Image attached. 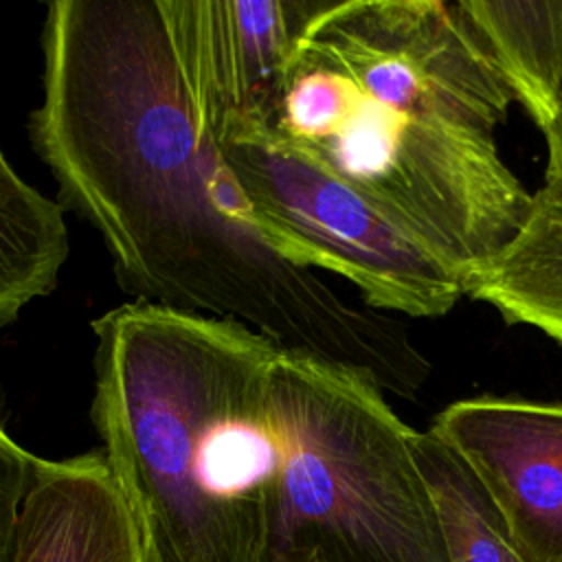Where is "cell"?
Returning <instances> with one entry per match:
<instances>
[{"instance_id":"8fae6325","label":"cell","mask_w":562,"mask_h":562,"mask_svg":"<svg viewBox=\"0 0 562 562\" xmlns=\"http://www.w3.org/2000/svg\"><path fill=\"white\" fill-rule=\"evenodd\" d=\"M66 259L68 228L59 200L35 187L0 195V331L57 288Z\"/></svg>"},{"instance_id":"4fadbf2b","label":"cell","mask_w":562,"mask_h":562,"mask_svg":"<svg viewBox=\"0 0 562 562\" xmlns=\"http://www.w3.org/2000/svg\"><path fill=\"white\" fill-rule=\"evenodd\" d=\"M37 457L20 446L0 422V562H13L20 512Z\"/></svg>"},{"instance_id":"9a60e30c","label":"cell","mask_w":562,"mask_h":562,"mask_svg":"<svg viewBox=\"0 0 562 562\" xmlns=\"http://www.w3.org/2000/svg\"><path fill=\"white\" fill-rule=\"evenodd\" d=\"M31 189L33 187L24 178H20V173L13 169V165L0 149V195H22Z\"/></svg>"},{"instance_id":"6da1fadb","label":"cell","mask_w":562,"mask_h":562,"mask_svg":"<svg viewBox=\"0 0 562 562\" xmlns=\"http://www.w3.org/2000/svg\"><path fill=\"white\" fill-rule=\"evenodd\" d=\"M244 90L217 0H55L29 114L59 204L103 241L119 285L241 323L413 400L430 362L400 323L281 255L233 173L222 123Z\"/></svg>"},{"instance_id":"9c48e42d","label":"cell","mask_w":562,"mask_h":562,"mask_svg":"<svg viewBox=\"0 0 562 562\" xmlns=\"http://www.w3.org/2000/svg\"><path fill=\"white\" fill-rule=\"evenodd\" d=\"M514 101L544 134L562 97V0H459Z\"/></svg>"},{"instance_id":"277c9868","label":"cell","mask_w":562,"mask_h":562,"mask_svg":"<svg viewBox=\"0 0 562 562\" xmlns=\"http://www.w3.org/2000/svg\"><path fill=\"white\" fill-rule=\"evenodd\" d=\"M257 562H446L415 428L367 373L279 345Z\"/></svg>"},{"instance_id":"7c38bea8","label":"cell","mask_w":562,"mask_h":562,"mask_svg":"<svg viewBox=\"0 0 562 562\" xmlns=\"http://www.w3.org/2000/svg\"><path fill=\"white\" fill-rule=\"evenodd\" d=\"M246 112L270 121L310 0H217Z\"/></svg>"},{"instance_id":"3957f363","label":"cell","mask_w":562,"mask_h":562,"mask_svg":"<svg viewBox=\"0 0 562 562\" xmlns=\"http://www.w3.org/2000/svg\"><path fill=\"white\" fill-rule=\"evenodd\" d=\"M90 327V417L145 560L257 562V494L279 439V342L134 299Z\"/></svg>"},{"instance_id":"30bf717a","label":"cell","mask_w":562,"mask_h":562,"mask_svg":"<svg viewBox=\"0 0 562 562\" xmlns=\"http://www.w3.org/2000/svg\"><path fill=\"white\" fill-rule=\"evenodd\" d=\"M413 452L435 503L446 562H525L474 474L437 435L415 430Z\"/></svg>"},{"instance_id":"5bb4252c","label":"cell","mask_w":562,"mask_h":562,"mask_svg":"<svg viewBox=\"0 0 562 562\" xmlns=\"http://www.w3.org/2000/svg\"><path fill=\"white\" fill-rule=\"evenodd\" d=\"M544 140H547L544 180L562 184V97H560V105H558L555 119L549 125V130L544 132Z\"/></svg>"},{"instance_id":"ba28073f","label":"cell","mask_w":562,"mask_h":562,"mask_svg":"<svg viewBox=\"0 0 562 562\" xmlns=\"http://www.w3.org/2000/svg\"><path fill=\"white\" fill-rule=\"evenodd\" d=\"M465 296L494 307L505 323L527 325L562 345V184L531 193L518 231L465 277Z\"/></svg>"},{"instance_id":"7a4b0ae2","label":"cell","mask_w":562,"mask_h":562,"mask_svg":"<svg viewBox=\"0 0 562 562\" xmlns=\"http://www.w3.org/2000/svg\"><path fill=\"white\" fill-rule=\"evenodd\" d=\"M512 101L457 2L310 0L268 125L468 277L531 204L496 143Z\"/></svg>"},{"instance_id":"5b68a950","label":"cell","mask_w":562,"mask_h":562,"mask_svg":"<svg viewBox=\"0 0 562 562\" xmlns=\"http://www.w3.org/2000/svg\"><path fill=\"white\" fill-rule=\"evenodd\" d=\"M224 156L285 259L353 283L371 310L443 316L465 296L463 272L369 195L281 138L235 99Z\"/></svg>"},{"instance_id":"52a82bcc","label":"cell","mask_w":562,"mask_h":562,"mask_svg":"<svg viewBox=\"0 0 562 562\" xmlns=\"http://www.w3.org/2000/svg\"><path fill=\"white\" fill-rule=\"evenodd\" d=\"M13 562H147L134 512L101 448L37 457Z\"/></svg>"},{"instance_id":"8992f818","label":"cell","mask_w":562,"mask_h":562,"mask_svg":"<svg viewBox=\"0 0 562 562\" xmlns=\"http://www.w3.org/2000/svg\"><path fill=\"white\" fill-rule=\"evenodd\" d=\"M428 430L474 474L525 562H562V402L465 397Z\"/></svg>"}]
</instances>
